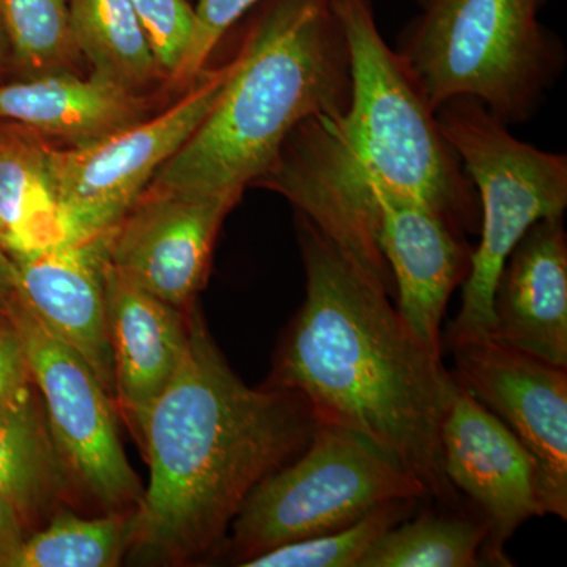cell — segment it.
Listing matches in <instances>:
<instances>
[{
    "label": "cell",
    "instance_id": "obj_29",
    "mask_svg": "<svg viewBox=\"0 0 567 567\" xmlns=\"http://www.w3.org/2000/svg\"><path fill=\"white\" fill-rule=\"evenodd\" d=\"M17 293V265L13 254L0 245V315H6L10 301Z\"/></svg>",
    "mask_w": 567,
    "mask_h": 567
},
{
    "label": "cell",
    "instance_id": "obj_28",
    "mask_svg": "<svg viewBox=\"0 0 567 567\" xmlns=\"http://www.w3.org/2000/svg\"><path fill=\"white\" fill-rule=\"evenodd\" d=\"M29 535L13 503L0 492V567Z\"/></svg>",
    "mask_w": 567,
    "mask_h": 567
},
{
    "label": "cell",
    "instance_id": "obj_14",
    "mask_svg": "<svg viewBox=\"0 0 567 567\" xmlns=\"http://www.w3.org/2000/svg\"><path fill=\"white\" fill-rule=\"evenodd\" d=\"M110 233L13 254L17 297L52 334L91 365L114 399V360L104 298Z\"/></svg>",
    "mask_w": 567,
    "mask_h": 567
},
{
    "label": "cell",
    "instance_id": "obj_10",
    "mask_svg": "<svg viewBox=\"0 0 567 567\" xmlns=\"http://www.w3.org/2000/svg\"><path fill=\"white\" fill-rule=\"evenodd\" d=\"M457 385L498 417L536 464L544 516L567 518V368L492 341L450 346Z\"/></svg>",
    "mask_w": 567,
    "mask_h": 567
},
{
    "label": "cell",
    "instance_id": "obj_16",
    "mask_svg": "<svg viewBox=\"0 0 567 567\" xmlns=\"http://www.w3.org/2000/svg\"><path fill=\"white\" fill-rule=\"evenodd\" d=\"M488 338L567 368V240L563 216L540 219L496 281Z\"/></svg>",
    "mask_w": 567,
    "mask_h": 567
},
{
    "label": "cell",
    "instance_id": "obj_21",
    "mask_svg": "<svg viewBox=\"0 0 567 567\" xmlns=\"http://www.w3.org/2000/svg\"><path fill=\"white\" fill-rule=\"evenodd\" d=\"M488 525L480 514L421 513L375 540L358 567L480 566Z\"/></svg>",
    "mask_w": 567,
    "mask_h": 567
},
{
    "label": "cell",
    "instance_id": "obj_25",
    "mask_svg": "<svg viewBox=\"0 0 567 567\" xmlns=\"http://www.w3.org/2000/svg\"><path fill=\"white\" fill-rule=\"evenodd\" d=\"M133 6L156 66L173 80L192 43L193 7L188 0H133Z\"/></svg>",
    "mask_w": 567,
    "mask_h": 567
},
{
    "label": "cell",
    "instance_id": "obj_1",
    "mask_svg": "<svg viewBox=\"0 0 567 567\" xmlns=\"http://www.w3.org/2000/svg\"><path fill=\"white\" fill-rule=\"evenodd\" d=\"M306 295L267 385L295 391L317 424L365 436L415 476L429 498L457 506L440 429L456 380L406 327L379 276L298 213Z\"/></svg>",
    "mask_w": 567,
    "mask_h": 567
},
{
    "label": "cell",
    "instance_id": "obj_18",
    "mask_svg": "<svg viewBox=\"0 0 567 567\" xmlns=\"http://www.w3.org/2000/svg\"><path fill=\"white\" fill-rule=\"evenodd\" d=\"M37 398L33 388L0 401V492L17 507L29 535L50 522L74 491Z\"/></svg>",
    "mask_w": 567,
    "mask_h": 567
},
{
    "label": "cell",
    "instance_id": "obj_6",
    "mask_svg": "<svg viewBox=\"0 0 567 567\" xmlns=\"http://www.w3.org/2000/svg\"><path fill=\"white\" fill-rule=\"evenodd\" d=\"M435 115L483 208L461 311L447 330V346H454L488 339L496 281L514 246L533 224L565 213L567 158L518 141L476 100H451Z\"/></svg>",
    "mask_w": 567,
    "mask_h": 567
},
{
    "label": "cell",
    "instance_id": "obj_15",
    "mask_svg": "<svg viewBox=\"0 0 567 567\" xmlns=\"http://www.w3.org/2000/svg\"><path fill=\"white\" fill-rule=\"evenodd\" d=\"M104 298L115 406L142 445L152 406L181 365L193 311L183 312L142 289L110 260L104 268Z\"/></svg>",
    "mask_w": 567,
    "mask_h": 567
},
{
    "label": "cell",
    "instance_id": "obj_7",
    "mask_svg": "<svg viewBox=\"0 0 567 567\" xmlns=\"http://www.w3.org/2000/svg\"><path fill=\"white\" fill-rule=\"evenodd\" d=\"M429 498L415 476L365 436L317 424L289 464L260 481L234 518L240 565L264 551L338 532L398 499Z\"/></svg>",
    "mask_w": 567,
    "mask_h": 567
},
{
    "label": "cell",
    "instance_id": "obj_24",
    "mask_svg": "<svg viewBox=\"0 0 567 567\" xmlns=\"http://www.w3.org/2000/svg\"><path fill=\"white\" fill-rule=\"evenodd\" d=\"M421 499L386 503L338 532L284 544L245 561V567H358L388 529L405 520Z\"/></svg>",
    "mask_w": 567,
    "mask_h": 567
},
{
    "label": "cell",
    "instance_id": "obj_3",
    "mask_svg": "<svg viewBox=\"0 0 567 567\" xmlns=\"http://www.w3.org/2000/svg\"><path fill=\"white\" fill-rule=\"evenodd\" d=\"M349 100V48L333 0H267L212 111L148 186L241 196L301 123L339 121Z\"/></svg>",
    "mask_w": 567,
    "mask_h": 567
},
{
    "label": "cell",
    "instance_id": "obj_4",
    "mask_svg": "<svg viewBox=\"0 0 567 567\" xmlns=\"http://www.w3.org/2000/svg\"><path fill=\"white\" fill-rule=\"evenodd\" d=\"M333 3L349 48L350 100L339 121L324 123L364 173L462 229L472 218V188L434 107L383 40L371 0Z\"/></svg>",
    "mask_w": 567,
    "mask_h": 567
},
{
    "label": "cell",
    "instance_id": "obj_2",
    "mask_svg": "<svg viewBox=\"0 0 567 567\" xmlns=\"http://www.w3.org/2000/svg\"><path fill=\"white\" fill-rule=\"evenodd\" d=\"M316 425L303 395L241 382L194 308L181 365L142 436L151 477L126 554L182 565L221 547L254 487L300 456Z\"/></svg>",
    "mask_w": 567,
    "mask_h": 567
},
{
    "label": "cell",
    "instance_id": "obj_11",
    "mask_svg": "<svg viewBox=\"0 0 567 567\" xmlns=\"http://www.w3.org/2000/svg\"><path fill=\"white\" fill-rule=\"evenodd\" d=\"M240 197L147 186L110 230L107 259L142 289L192 312L224 218Z\"/></svg>",
    "mask_w": 567,
    "mask_h": 567
},
{
    "label": "cell",
    "instance_id": "obj_30",
    "mask_svg": "<svg viewBox=\"0 0 567 567\" xmlns=\"http://www.w3.org/2000/svg\"><path fill=\"white\" fill-rule=\"evenodd\" d=\"M11 69V50L6 24H3L2 10H0V74Z\"/></svg>",
    "mask_w": 567,
    "mask_h": 567
},
{
    "label": "cell",
    "instance_id": "obj_9",
    "mask_svg": "<svg viewBox=\"0 0 567 567\" xmlns=\"http://www.w3.org/2000/svg\"><path fill=\"white\" fill-rule=\"evenodd\" d=\"M6 315L20 336L52 439L74 487L110 513L132 511L144 487L123 451L114 399L84 358L52 334L17 293Z\"/></svg>",
    "mask_w": 567,
    "mask_h": 567
},
{
    "label": "cell",
    "instance_id": "obj_13",
    "mask_svg": "<svg viewBox=\"0 0 567 567\" xmlns=\"http://www.w3.org/2000/svg\"><path fill=\"white\" fill-rule=\"evenodd\" d=\"M368 177L379 207L377 240L398 293L395 309L427 349L442 354L443 317L468 276L472 249L442 212Z\"/></svg>",
    "mask_w": 567,
    "mask_h": 567
},
{
    "label": "cell",
    "instance_id": "obj_27",
    "mask_svg": "<svg viewBox=\"0 0 567 567\" xmlns=\"http://www.w3.org/2000/svg\"><path fill=\"white\" fill-rule=\"evenodd\" d=\"M33 388L17 328L9 316L0 315V401L20 398Z\"/></svg>",
    "mask_w": 567,
    "mask_h": 567
},
{
    "label": "cell",
    "instance_id": "obj_17",
    "mask_svg": "<svg viewBox=\"0 0 567 567\" xmlns=\"http://www.w3.org/2000/svg\"><path fill=\"white\" fill-rule=\"evenodd\" d=\"M140 93L91 73H52L0 82V122L44 141L81 147L147 118Z\"/></svg>",
    "mask_w": 567,
    "mask_h": 567
},
{
    "label": "cell",
    "instance_id": "obj_5",
    "mask_svg": "<svg viewBox=\"0 0 567 567\" xmlns=\"http://www.w3.org/2000/svg\"><path fill=\"white\" fill-rule=\"evenodd\" d=\"M540 0H425L401 55L439 110L472 99L505 125L527 121L561 65Z\"/></svg>",
    "mask_w": 567,
    "mask_h": 567
},
{
    "label": "cell",
    "instance_id": "obj_20",
    "mask_svg": "<svg viewBox=\"0 0 567 567\" xmlns=\"http://www.w3.org/2000/svg\"><path fill=\"white\" fill-rule=\"evenodd\" d=\"M70 24L81 58L96 76L136 93L163 76L133 0H70Z\"/></svg>",
    "mask_w": 567,
    "mask_h": 567
},
{
    "label": "cell",
    "instance_id": "obj_19",
    "mask_svg": "<svg viewBox=\"0 0 567 567\" xmlns=\"http://www.w3.org/2000/svg\"><path fill=\"white\" fill-rule=\"evenodd\" d=\"M51 144L0 122V223L11 254H28L65 240L50 169Z\"/></svg>",
    "mask_w": 567,
    "mask_h": 567
},
{
    "label": "cell",
    "instance_id": "obj_8",
    "mask_svg": "<svg viewBox=\"0 0 567 567\" xmlns=\"http://www.w3.org/2000/svg\"><path fill=\"white\" fill-rule=\"evenodd\" d=\"M233 61L203 71L173 107L81 147H52L50 169L63 241L110 233L151 185L171 156L207 117Z\"/></svg>",
    "mask_w": 567,
    "mask_h": 567
},
{
    "label": "cell",
    "instance_id": "obj_31",
    "mask_svg": "<svg viewBox=\"0 0 567 567\" xmlns=\"http://www.w3.org/2000/svg\"><path fill=\"white\" fill-rule=\"evenodd\" d=\"M0 245L6 246V248L9 249V246H7L6 230H3L2 223H0Z\"/></svg>",
    "mask_w": 567,
    "mask_h": 567
},
{
    "label": "cell",
    "instance_id": "obj_12",
    "mask_svg": "<svg viewBox=\"0 0 567 567\" xmlns=\"http://www.w3.org/2000/svg\"><path fill=\"white\" fill-rule=\"evenodd\" d=\"M443 470L488 525L484 558L509 566L505 544L520 525L544 516L536 464L498 417L457 385L440 429Z\"/></svg>",
    "mask_w": 567,
    "mask_h": 567
},
{
    "label": "cell",
    "instance_id": "obj_23",
    "mask_svg": "<svg viewBox=\"0 0 567 567\" xmlns=\"http://www.w3.org/2000/svg\"><path fill=\"white\" fill-rule=\"evenodd\" d=\"M11 69L22 78L78 73L84 61L74 43L70 0H0Z\"/></svg>",
    "mask_w": 567,
    "mask_h": 567
},
{
    "label": "cell",
    "instance_id": "obj_22",
    "mask_svg": "<svg viewBox=\"0 0 567 567\" xmlns=\"http://www.w3.org/2000/svg\"><path fill=\"white\" fill-rule=\"evenodd\" d=\"M132 511L84 518L59 511L25 536L2 567H111L128 550Z\"/></svg>",
    "mask_w": 567,
    "mask_h": 567
},
{
    "label": "cell",
    "instance_id": "obj_26",
    "mask_svg": "<svg viewBox=\"0 0 567 567\" xmlns=\"http://www.w3.org/2000/svg\"><path fill=\"white\" fill-rule=\"evenodd\" d=\"M257 2L260 0H197L192 43L173 80L177 84H193L219 41Z\"/></svg>",
    "mask_w": 567,
    "mask_h": 567
}]
</instances>
